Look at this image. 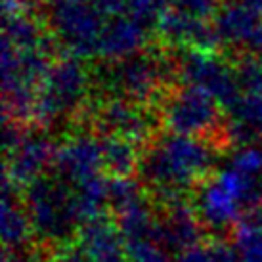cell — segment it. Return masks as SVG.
I'll list each match as a JSON object with an SVG mask.
<instances>
[{
  "mask_svg": "<svg viewBox=\"0 0 262 262\" xmlns=\"http://www.w3.org/2000/svg\"><path fill=\"white\" fill-rule=\"evenodd\" d=\"M167 4V12L180 17L207 21L212 14H216V0H163Z\"/></svg>",
  "mask_w": 262,
  "mask_h": 262,
  "instance_id": "ffe728a7",
  "label": "cell"
},
{
  "mask_svg": "<svg viewBox=\"0 0 262 262\" xmlns=\"http://www.w3.org/2000/svg\"><path fill=\"white\" fill-rule=\"evenodd\" d=\"M54 247L48 262H130L119 226L105 216L84 224L73 239Z\"/></svg>",
  "mask_w": 262,
  "mask_h": 262,
  "instance_id": "ba28073f",
  "label": "cell"
},
{
  "mask_svg": "<svg viewBox=\"0 0 262 262\" xmlns=\"http://www.w3.org/2000/svg\"><path fill=\"white\" fill-rule=\"evenodd\" d=\"M48 44L42 29L25 12L21 0H6L4 25V98L6 117L33 119L44 75L50 67Z\"/></svg>",
  "mask_w": 262,
  "mask_h": 262,
  "instance_id": "7a4b0ae2",
  "label": "cell"
},
{
  "mask_svg": "<svg viewBox=\"0 0 262 262\" xmlns=\"http://www.w3.org/2000/svg\"><path fill=\"white\" fill-rule=\"evenodd\" d=\"M232 245L239 262H262V222L247 216L232 230Z\"/></svg>",
  "mask_w": 262,
  "mask_h": 262,
  "instance_id": "ac0fdd59",
  "label": "cell"
},
{
  "mask_svg": "<svg viewBox=\"0 0 262 262\" xmlns=\"http://www.w3.org/2000/svg\"><path fill=\"white\" fill-rule=\"evenodd\" d=\"M103 167L111 178H130L138 172L142 151L136 142L126 140L117 134H102Z\"/></svg>",
  "mask_w": 262,
  "mask_h": 262,
  "instance_id": "2e32d148",
  "label": "cell"
},
{
  "mask_svg": "<svg viewBox=\"0 0 262 262\" xmlns=\"http://www.w3.org/2000/svg\"><path fill=\"white\" fill-rule=\"evenodd\" d=\"M102 82L113 98L140 103L149 102L165 82V63L151 54H132L113 59Z\"/></svg>",
  "mask_w": 262,
  "mask_h": 262,
  "instance_id": "9c48e42d",
  "label": "cell"
},
{
  "mask_svg": "<svg viewBox=\"0 0 262 262\" xmlns=\"http://www.w3.org/2000/svg\"><path fill=\"white\" fill-rule=\"evenodd\" d=\"M180 73L186 84H195L207 90L219 100L222 107H226L239 92L237 69L207 48H189L182 58Z\"/></svg>",
  "mask_w": 262,
  "mask_h": 262,
  "instance_id": "30bf717a",
  "label": "cell"
},
{
  "mask_svg": "<svg viewBox=\"0 0 262 262\" xmlns=\"http://www.w3.org/2000/svg\"><path fill=\"white\" fill-rule=\"evenodd\" d=\"M48 19L67 50L79 56H100L107 17L96 0H46Z\"/></svg>",
  "mask_w": 262,
  "mask_h": 262,
  "instance_id": "5b68a950",
  "label": "cell"
},
{
  "mask_svg": "<svg viewBox=\"0 0 262 262\" xmlns=\"http://www.w3.org/2000/svg\"><path fill=\"white\" fill-rule=\"evenodd\" d=\"M88 90V75L77 59L56 61L48 67L37 92L33 119L50 126L79 110Z\"/></svg>",
  "mask_w": 262,
  "mask_h": 262,
  "instance_id": "8992f818",
  "label": "cell"
},
{
  "mask_svg": "<svg viewBox=\"0 0 262 262\" xmlns=\"http://www.w3.org/2000/svg\"><path fill=\"white\" fill-rule=\"evenodd\" d=\"M107 19L132 17L151 25L163 12V0H96Z\"/></svg>",
  "mask_w": 262,
  "mask_h": 262,
  "instance_id": "e0dca14e",
  "label": "cell"
},
{
  "mask_svg": "<svg viewBox=\"0 0 262 262\" xmlns=\"http://www.w3.org/2000/svg\"><path fill=\"white\" fill-rule=\"evenodd\" d=\"M54 174L71 186L94 180L105 172L102 140L90 132H77L61 140L54 153Z\"/></svg>",
  "mask_w": 262,
  "mask_h": 262,
  "instance_id": "8fae6325",
  "label": "cell"
},
{
  "mask_svg": "<svg viewBox=\"0 0 262 262\" xmlns=\"http://www.w3.org/2000/svg\"><path fill=\"white\" fill-rule=\"evenodd\" d=\"M216 40L262 56V0H232L214 21Z\"/></svg>",
  "mask_w": 262,
  "mask_h": 262,
  "instance_id": "7c38bea8",
  "label": "cell"
},
{
  "mask_svg": "<svg viewBox=\"0 0 262 262\" xmlns=\"http://www.w3.org/2000/svg\"><path fill=\"white\" fill-rule=\"evenodd\" d=\"M21 193L35 233L46 243H66L82 228L75 186L59 176H42Z\"/></svg>",
  "mask_w": 262,
  "mask_h": 262,
  "instance_id": "3957f363",
  "label": "cell"
},
{
  "mask_svg": "<svg viewBox=\"0 0 262 262\" xmlns=\"http://www.w3.org/2000/svg\"><path fill=\"white\" fill-rule=\"evenodd\" d=\"M253 219L260 220V222H262V205H260V207H258V209H256L255 212H253Z\"/></svg>",
  "mask_w": 262,
  "mask_h": 262,
  "instance_id": "44dd1931",
  "label": "cell"
},
{
  "mask_svg": "<svg viewBox=\"0 0 262 262\" xmlns=\"http://www.w3.org/2000/svg\"><path fill=\"white\" fill-rule=\"evenodd\" d=\"M163 209L155 216L153 237L172 255H180L186 249L203 241V230H207L195 211V205L186 197L163 201Z\"/></svg>",
  "mask_w": 262,
  "mask_h": 262,
  "instance_id": "4fadbf2b",
  "label": "cell"
},
{
  "mask_svg": "<svg viewBox=\"0 0 262 262\" xmlns=\"http://www.w3.org/2000/svg\"><path fill=\"white\" fill-rule=\"evenodd\" d=\"M176 262H239L232 243L224 239L199 241L176 256Z\"/></svg>",
  "mask_w": 262,
  "mask_h": 262,
  "instance_id": "d6986e66",
  "label": "cell"
},
{
  "mask_svg": "<svg viewBox=\"0 0 262 262\" xmlns=\"http://www.w3.org/2000/svg\"><path fill=\"white\" fill-rule=\"evenodd\" d=\"M19 189L4 180L2 189V214H0V232L4 249L10 251H31L33 237L37 235L23 197H17Z\"/></svg>",
  "mask_w": 262,
  "mask_h": 262,
  "instance_id": "9a60e30c",
  "label": "cell"
},
{
  "mask_svg": "<svg viewBox=\"0 0 262 262\" xmlns=\"http://www.w3.org/2000/svg\"><path fill=\"white\" fill-rule=\"evenodd\" d=\"M159 119L168 130L176 134L226 142L220 102L195 84H186L174 92H168L161 103Z\"/></svg>",
  "mask_w": 262,
  "mask_h": 262,
  "instance_id": "277c9868",
  "label": "cell"
},
{
  "mask_svg": "<svg viewBox=\"0 0 262 262\" xmlns=\"http://www.w3.org/2000/svg\"><path fill=\"white\" fill-rule=\"evenodd\" d=\"M96 124L102 134H117L142 146L153 140L155 117L140 102L111 98L96 111Z\"/></svg>",
  "mask_w": 262,
  "mask_h": 262,
  "instance_id": "5bb4252c",
  "label": "cell"
},
{
  "mask_svg": "<svg viewBox=\"0 0 262 262\" xmlns=\"http://www.w3.org/2000/svg\"><path fill=\"white\" fill-rule=\"evenodd\" d=\"M4 180L19 191L46 176L54 165L56 146L40 130H25L19 123L4 124Z\"/></svg>",
  "mask_w": 262,
  "mask_h": 262,
  "instance_id": "52a82bcc",
  "label": "cell"
},
{
  "mask_svg": "<svg viewBox=\"0 0 262 262\" xmlns=\"http://www.w3.org/2000/svg\"><path fill=\"white\" fill-rule=\"evenodd\" d=\"M220 142L188 134L153 136L142 151L138 174L144 188L163 201L186 197L214 172Z\"/></svg>",
  "mask_w": 262,
  "mask_h": 262,
  "instance_id": "6da1fadb",
  "label": "cell"
}]
</instances>
